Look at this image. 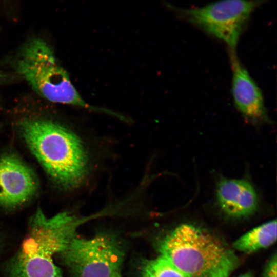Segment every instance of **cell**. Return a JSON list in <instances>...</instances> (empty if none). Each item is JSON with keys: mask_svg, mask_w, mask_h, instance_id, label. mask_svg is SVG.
<instances>
[{"mask_svg": "<svg viewBox=\"0 0 277 277\" xmlns=\"http://www.w3.org/2000/svg\"><path fill=\"white\" fill-rule=\"evenodd\" d=\"M215 199L221 210L232 218H243L252 215L259 206L257 192L245 179L220 177L215 185Z\"/></svg>", "mask_w": 277, "mask_h": 277, "instance_id": "9", "label": "cell"}, {"mask_svg": "<svg viewBox=\"0 0 277 277\" xmlns=\"http://www.w3.org/2000/svg\"><path fill=\"white\" fill-rule=\"evenodd\" d=\"M15 67L38 95L50 102L116 115L111 110L90 105L83 99L51 48L40 38L31 39L23 47Z\"/></svg>", "mask_w": 277, "mask_h": 277, "instance_id": "4", "label": "cell"}, {"mask_svg": "<svg viewBox=\"0 0 277 277\" xmlns=\"http://www.w3.org/2000/svg\"><path fill=\"white\" fill-rule=\"evenodd\" d=\"M276 220L264 223L245 233L233 244V247L240 251L250 253L266 248L276 241Z\"/></svg>", "mask_w": 277, "mask_h": 277, "instance_id": "10", "label": "cell"}, {"mask_svg": "<svg viewBox=\"0 0 277 277\" xmlns=\"http://www.w3.org/2000/svg\"><path fill=\"white\" fill-rule=\"evenodd\" d=\"M2 77V75L1 74V73H0V78H1Z\"/></svg>", "mask_w": 277, "mask_h": 277, "instance_id": "15", "label": "cell"}, {"mask_svg": "<svg viewBox=\"0 0 277 277\" xmlns=\"http://www.w3.org/2000/svg\"><path fill=\"white\" fill-rule=\"evenodd\" d=\"M89 219L68 212L47 216L38 208L18 250L6 265L7 276L62 277L55 256L65 250L79 226Z\"/></svg>", "mask_w": 277, "mask_h": 277, "instance_id": "1", "label": "cell"}, {"mask_svg": "<svg viewBox=\"0 0 277 277\" xmlns=\"http://www.w3.org/2000/svg\"><path fill=\"white\" fill-rule=\"evenodd\" d=\"M112 277H122L121 274V271L115 273Z\"/></svg>", "mask_w": 277, "mask_h": 277, "instance_id": "14", "label": "cell"}, {"mask_svg": "<svg viewBox=\"0 0 277 277\" xmlns=\"http://www.w3.org/2000/svg\"><path fill=\"white\" fill-rule=\"evenodd\" d=\"M264 1L226 0L203 7L180 8L169 5L183 19L223 41L235 51L239 38L252 13Z\"/></svg>", "mask_w": 277, "mask_h": 277, "instance_id": "5", "label": "cell"}, {"mask_svg": "<svg viewBox=\"0 0 277 277\" xmlns=\"http://www.w3.org/2000/svg\"><path fill=\"white\" fill-rule=\"evenodd\" d=\"M141 277H187L169 261L160 255L145 260L141 266Z\"/></svg>", "mask_w": 277, "mask_h": 277, "instance_id": "11", "label": "cell"}, {"mask_svg": "<svg viewBox=\"0 0 277 277\" xmlns=\"http://www.w3.org/2000/svg\"><path fill=\"white\" fill-rule=\"evenodd\" d=\"M276 254H274L265 265L263 271V277H276Z\"/></svg>", "mask_w": 277, "mask_h": 277, "instance_id": "12", "label": "cell"}, {"mask_svg": "<svg viewBox=\"0 0 277 277\" xmlns=\"http://www.w3.org/2000/svg\"><path fill=\"white\" fill-rule=\"evenodd\" d=\"M60 254L75 277H112L121 271L124 256L117 243L104 234L75 237Z\"/></svg>", "mask_w": 277, "mask_h": 277, "instance_id": "6", "label": "cell"}, {"mask_svg": "<svg viewBox=\"0 0 277 277\" xmlns=\"http://www.w3.org/2000/svg\"><path fill=\"white\" fill-rule=\"evenodd\" d=\"M37 189L31 169L17 157L0 156V205L14 208L30 200Z\"/></svg>", "mask_w": 277, "mask_h": 277, "instance_id": "7", "label": "cell"}, {"mask_svg": "<svg viewBox=\"0 0 277 277\" xmlns=\"http://www.w3.org/2000/svg\"><path fill=\"white\" fill-rule=\"evenodd\" d=\"M235 51H229L232 70V94L234 104L252 124L269 123L262 91L240 62Z\"/></svg>", "mask_w": 277, "mask_h": 277, "instance_id": "8", "label": "cell"}, {"mask_svg": "<svg viewBox=\"0 0 277 277\" xmlns=\"http://www.w3.org/2000/svg\"><path fill=\"white\" fill-rule=\"evenodd\" d=\"M238 277H253V275L252 273L248 272L243 274H241Z\"/></svg>", "mask_w": 277, "mask_h": 277, "instance_id": "13", "label": "cell"}, {"mask_svg": "<svg viewBox=\"0 0 277 277\" xmlns=\"http://www.w3.org/2000/svg\"><path fill=\"white\" fill-rule=\"evenodd\" d=\"M19 130L32 153L56 184L71 189L84 182L89 156L76 134L57 123L41 118L23 119Z\"/></svg>", "mask_w": 277, "mask_h": 277, "instance_id": "2", "label": "cell"}, {"mask_svg": "<svg viewBox=\"0 0 277 277\" xmlns=\"http://www.w3.org/2000/svg\"><path fill=\"white\" fill-rule=\"evenodd\" d=\"M160 255L187 277H229L240 265L234 252L207 230L183 223L159 245Z\"/></svg>", "mask_w": 277, "mask_h": 277, "instance_id": "3", "label": "cell"}]
</instances>
